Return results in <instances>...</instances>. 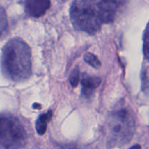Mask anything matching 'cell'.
<instances>
[{"mask_svg":"<svg viewBox=\"0 0 149 149\" xmlns=\"http://www.w3.org/2000/svg\"><path fill=\"white\" fill-rule=\"evenodd\" d=\"M122 3L112 0L75 1L70 8L71 23L77 30L94 34L100 31L103 24L114 20Z\"/></svg>","mask_w":149,"mask_h":149,"instance_id":"cell-1","label":"cell"},{"mask_svg":"<svg viewBox=\"0 0 149 149\" xmlns=\"http://www.w3.org/2000/svg\"><path fill=\"white\" fill-rule=\"evenodd\" d=\"M1 65L3 74L9 79L16 82L29 79L32 74L29 45L20 38L10 39L2 49Z\"/></svg>","mask_w":149,"mask_h":149,"instance_id":"cell-2","label":"cell"},{"mask_svg":"<svg viewBox=\"0 0 149 149\" xmlns=\"http://www.w3.org/2000/svg\"><path fill=\"white\" fill-rule=\"evenodd\" d=\"M135 117L127 105L119 104L109 114L106 122V143L109 148L128 144L135 132Z\"/></svg>","mask_w":149,"mask_h":149,"instance_id":"cell-3","label":"cell"},{"mask_svg":"<svg viewBox=\"0 0 149 149\" xmlns=\"http://www.w3.org/2000/svg\"><path fill=\"white\" fill-rule=\"evenodd\" d=\"M27 133L20 121L10 113H0V145L5 149L23 148Z\"/></svg>","mask_w":149,"mask_h":149,"instance_id":"cell-4","label":"cell"},{"mask_svg":"<svg viewBox=\"0 0 149 149\" xmlns=\"http://www.w3.org/2000/svg\"><path fill=\"white\" fill-rule=\"evenodd\" d=\"M50 4L47 0H29L25 2V12L29 17L37 18L46 13Z\"/></svg>","mask_w":149,"mask_h":149,"instance_id":"cell-5","label":"cell"},{"mask_svg":"<svg viewBox=\"0 0 149 149\" xmlns=\"http://www.w3.org/2000/svg\"><path fill=\"white\" fill-rule=\"evenodd\" d=\"M101 83V79L94 76L85 75L83 76L81 80L82 86L81 93L85 97H89L92 95L93 92Z\"/></svg>","mask_w":149,"mask_h":149,"instance_id":"cell-6","label":"cell"},{"mask_svg":"<svg viewBox=\"0 0 149 149\" xmlns=\"http://www.w3.org/2000/svg\"><path fill=\"white\" fill-rule=\"evenodd\" d=\"M52 116V111H49L47 113H43L39 116L36 122V130L39 135H43L45 133L48 123L50 121Z\"/></svg>","mask_w":149,"mask_h":149,"instance_id":"cell-7","label":"cell"},{"mask_svg":"<svg viewBox=\"0 0 149 149\" xmlns=\"http://www.w3.org/2000/svg\"><path fill=\"white\" fill-rule=\"evenodd\" d=\"M84 60L86 63L93 66L95 68H98L101 65V63L99 61L98 58L93 53L90 52H87L84 55Z\"/></svg>","mask_w":149,"mask_h":149,"instance_id":"cell-8","label":"cell"},{"mask_svg":"<svg viewBox=\"0 0 149 149\" xmlns=\"http://www.w3.org/2000/svg\"><path fill=\"white\" fill-rule=\"evenodd\" d=\"M7 17L4 7L0 6V36L2 35L7 27Z\"/></svg>","mask_w":149,"mask_h":149,"instance_id":"cell-9","label":"cell"},{"mask_svg":"<svg viewBox=\"0 0 149 149\" xmlns=\"http://www.w3.org/2000/svg\"><path fill=\"white\" fill-rule=\"evenodd\" d=\"M143 53L145 58L149 61V23L146 29L143 36Z\"/></svg>","mask_w":149,"mask_h":149,"instance_id":"cell-10","label":"cell"},{"mask_svg":"<svg viewBox=\"0 0 149 149\" xmlns=\"http://www.w3.org/2000/svg\"><path fill=\"white\" fill-rule=\"evenodd\" d=\"M80 80V72L79 69L78 67L74 68L71 74H70L69 77V81L70 84L72 87H76L79 84V81Z\"/></svg>","mask_w":149,"mask_h":149,"instance_id":"cell-11","label":"cell"},{"mask_svg":"<svg viewBox=\"0 0 149 149\" xmlns=\"http://www.w3.org/2000/svg\"><path fill=\"white\" fill-rule=\"evenodd\" d=\"M130 149H141V146L140 145H135L134 146L131 147Z\"/></svg>","mask_w":149,"mask_h":149,"instance_id":"cell-12","label":"cell"},{"mask_svg":"<svg viewBox=\"0 0 149 149\" xmlns=\"http://www.w3.org/2000/svg\"><path fill=\"white\" fill-rule=\"evenodd\" d=\"M2 149H5V148H2Z\"/></svg>","mask_w":149,"mask_h":149,"instance_id":"cell-13","label":"cell"}]
</instances>
